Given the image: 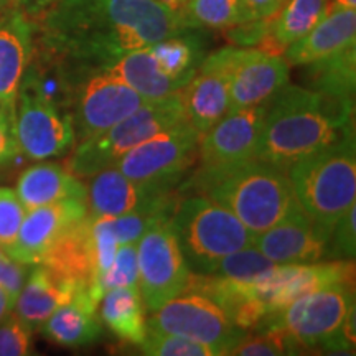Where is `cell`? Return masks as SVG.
I'll return each instance as SVG.
<instances>
[{
  "instance_id": "obj_1",
  "label": "cell",
  "mask_w": 356,
  "mask_h": 356,
  "mask_svg": "<svg viewBox=\"0 0 356 356\" xmlns=\"http://www.w3.org/2000/svg\"><path fill=\"white\" fill-rule=\"evenodd\" d=\"M42 13L47 47L81 70H102L129 51L191 30L180 12L159 0H56Z\"/></svg>"
},
{
  "instance_id": "obj_2",
  "label": "cell",
  "mask_w": 356,
  "mask_h": 356,
  "mask_svg": "<svg viewBox=\"0 0 356 356\" xmlns=\"http://www.w3.org/2000/svg\"><path fill=\"white\" fill-rule=\"evenodd\" d=\"M353 136V99L284 84L267 101L257 157L282 170Z\"/></svg>"
},
{
  "instance_id": "obj_3",
  "label": "cell",
  "mask_w": 356,
  "mask_h": 356,
  "mask_svg": "<svg viewBox=\"0 0 356 356\" xmlns=\"http://www.w3.org/2000/svg\"><path fill=\"white\" fill-rule=\"evenodd\" d=\"M254 328L282 332L300 350L353 353V284H335L302 296L282 310L267 315Z\"/></svg>"
},
{
  "instance_id": "obj_4",
  "label": "cell",
  "mask_w": 356,
  "mask_h": 356,
  "mask_svg": "<svg viewBox=\"0 0 356 356\" xmlns=\"http://www.w3.org/2000/svg\"><path fill=\"white\" fill-rule=\"evenodd\" d=\"M287 175L302 210L330 236L340 216L356 204L355 136L300 159Z\"/></svg>"
},
{
  "instance_id": "obj_5",
  "label": "cell",
  "mask_w": 356,
  "mask_h": 356,
  "mask_svg": "<svg viewBox=\"0 0 356 356\" xmlns=\"http://www.w3.org/2000/svg\"><path fill=\"white\" fill-rule=\"evenodd\" d=\"M202 191L234 213L254 236L277 225L297 203L287 170L259 159L222 173Z\"/></svg>"
},
{
  "instance_id": "obj_6",
  "label": "cell",
  "mask_w": 356,
  "mask_h": 356,
  "mask_svg": "<svg viewBox=\"0 0 356 356\" xmlns=\"http://www.w3.org/2000/svg\"><path fill=\"white\" fill-rule=\"evenodd\" d=\"M170 222L191 274H211L222 257L254 239L234 213L207 195L178 202Z\"/></svg>"
},
{
  "instance_id": "obj_7",
  "label": "cell",
  "mask_w": 356,
  "mask_h": 356,
  "mask_svg": "<svg viewBox=\"0 0 356 356\" xmlns=\"http://www.w3.org/2000/svg\"><path fill=\"white\" fill-rule=\"evenodd\" d=\"M185 121L180 91L162 99L147 101L108 131L79 140L66 168L79 178H91L104 168L114 167L122 155L140 142Z\"/></svg>"
},
{
  "instance_id": "obj_8",
  "label": "cell",
  "mask_w": 356,
  "mask_h": 356,
  "mask_svg": "<svg viewBox=\"0 0 356 356\" xmlns=\"http://www.w3.org/2000/svg\"><path fill=\"white\" fill-rule=\"evenodd\" d=\"M15 136L20 152L32 160L58 157L76 142L73 115L24 76L15 102Z\"/></svg>"
},
{
  "instance_id": "obj_9",
  "label": "cell",
  "mask_w": 356,
  "mask_h": 356,
  "mask_svg": "<svg viewBox=\"0 0 356 356\" xmlns=\"http://www.w3.org/2000/svg\"><path fill=\"white\" fill-rule=\"evenodd\" d=\"M266 106L267 102L228 113L200 137L198 170L191 177V184L198 190H203L222 173L257 157Z\"/></svg>"
},
{
  "instance_id": "obj_10",
  "label": "cell",
  "mask_w": 356,
  "mask_h": 356,
  "mask_svg": "<svg viewBox=\"0 0 356 356\" xmlns=\"http://www.w3.org/2000/svg\"><path fill=\"white\" fill-rule=\"evenodd\" d=\"M147 330L188 338L207 345L215 355H229L246 335L215 300L188 291L154 310Z\"/></svg>"
},
{
  "instance_id": "obj_11",
  "label": "cell",
  "mask_w": 356,
  "mask_h": 356,
  "mask_svg": "<svg viewBox=\"0 0 356 356\" xmlns=\"http://www.w3.org/2000/svg\"><path fill=\"white\" fill-rule=\"evenodd\" d=\"M353 262L338 259L333 262L275 264L254 279L234 280L244 299L257 302L267 317L310 292L335 284H353Z\"/></svg>"
},
{
  "instance_id": "obj_12",
  "label": "cell",
  "mask_w": 356,
  "mask_h": 356,
  "mask_svg": "<svg viewBox=\"0 0 356 356\" xmlns=\"http://www.w3.org/2000/svg\"><path fill=\"white\" fill-rule=\"evenodd\" d=\"M200 132L188 121L140 142L115 163L124 175L140 184L170 190L197 162Z\"/></svg>"
},
{
  "instance_id": "obj_13",
  "label": "cell",
  "mask_w": 356,
  "mask_h": 356,
  "mask_svg": "<svg viewBox=\"0 0 356 356\" xmlns=\"http://www.w3.org/2000/svg\"><path fill=\"white\" fill-rule=\"evenodd\" d=\"M137 266L139 291L147 310H157L186 291L191 273L170 218L155 222L137 241Z\"/></svg>"
},
{
  "instance_id": "obj_14",
  "label": "cell",
  "mask_w": 356,
  "mask_h": 356,
  "mask_svg": "<svg viewBox=\"0 0 356 356\" xmlns=\"http://www.w3.org/2000/svg\"><path fill=\"white\" fill-rule=\"evenodd\" d=\"M74 99L73 126L79 140L108 131L145 104L139 92L104 70H86Z\"/></svg>"
},
{
  "instance_id": "obj_15",
  "label": "cell",
  "mask_w": 356,
  "mask_h": 356,
  "mask_svg": "<svg viewBox=\"0 0 356 356\" xmlns=\"http://www.w3.org/2000/svg\"><path fill=\"white\" fill-rule=\"evenodd\" d=\"M239 48H221L207 56L180 89L186 121L203 136L229 113V81Z\"/></svg>"
},
{
  "instance_id": "obj_16",
  "label": "cell",
  "mask_w": 356,
  "mask_h": 356,
  "mask_svg": "<svg viewBox=\"0 0 356 356\" xmlns=\"http://www.w3.org/2000/svg\"><path fill=\"white\" fill-rule=\"evenodd\" d=\"M88 216L84 198H66L26 211L25 220L7 254L26 266H37L71 226Z\"/></svg>"
},
{
  "instance_id": "obj_17",
  "label": "cell",
  "mask_w": 356,
  "mask_h": 356,
  "mask_svg": "<svg viewBox=\"0 0 356 356\" xmlns=\"http://www.w3.org/2000/svg\"><path fill=\"white\" fill-rule=\"evenodd\" d=\"M328 239L330 236L323 233L296 203L284 220L254 236L252 244L275 264H302L323 259L328 251Z\"/></svg>"
},
{
  "instance_id": "obj_18",
  "label": "cell",
  "mask_w": 356,
  "mask_h": 356,
  "mask_svg": "<svg viewBox=\"0 0 356 356\" xmlns=\"http://www.w3.org/2000/svg\"><path fill=\"white\" fill-rule=\"evenodd\" d=\"M289 83L286 58L257 48H239L229 81V113L267 101Z\"/></svg>"
},
{
  "instance_id": "obj_19",
  "label": "cell",
  "mask_w": 356,
  "mask_h": 356,
  "mask_svg": "<svg viewBox=\"0 0 356 356\" xmlns=\"http://www.w3.org/2000/svg\"><path fill=\"white\" fill-rule=\"evenodd\" d=\"M91 178L86 190L89 216L115 218L173 200L170 190L132 180L115 167L104 168Z\"/></svg>"
},
{
  "instance_id": "obj_20",
  "label": "cell",
  "mask_w": 356,
  "mask_h": 356,
  "mask_svg": "<svg viewBox=\"0 0 356 356\" xmlns=\"http://www.w3.org/2000/svg\"><path fill=\"white\" fill-rule=\"evenodd\" d=\"M32 24L22 8L0 17V111L15 113L19 89L32 53Z\"/></svg>"
},
{
  "instance_id": "obj_21",
  "label": "cell",
  "mask_w": 356,
  "mask_h": 356,
  "mask_svg": "<svg viewBox=\"0 0 356 356\" xmlns=\"http://www.w3.org/2000/svg\"><path fill=\"white\" fill-rule=\"evenodd\" d=\"M83 287L88 286L61 277L50 267L37 264L32 273L26 275L13 310L32 330H37L58 307L70 302Z\"/></svg>"
},
{
  "instance_id": "obj_22",
  "label": "cell",
  "mask_w": 356,
  "mask_h": 356,
  "mask_svg": "<svg viewBox=\"0 0 356 356\" xmlns=\"http://www.w3.org/2000/svg\"><path fill=\"white\" fill-rule=\"evenodd\" d=\"M356 44V10L328 12L305 37L286 50L289 66H304Z\"/></svg>"
},
{
  "instance_id": "obj_23",
  "label": "cell",
  "mask_w": 356,
  "mask_h": 356,
  "mask_svg": "<svg viewBox=\"0 0 356 356\" xmlns=\"http://www.w3.org/2000/svg\"><path fill=\"white\" fill-rule=\"evenodd\" d=\"M40 330L53 343L66 348H78L97 340L101 335V320L97 304L89 296L88 287L79 289L73 299L58 307Z\"/></svg>"
},
{
  "instance_id": "obj_24",
  "label": "cell",
  "mask_w": 356,
  "mask_h": 356,
  "mask_svg": "<svg viewBox=\"0 0 356 356\" xmlns=\"http://www.w3.org/2000/svg\"><path fill=\"white\" fill-rule=\"evenodd\" d=\"M15 191L26 211L66 198L86 200V186L79 177L56 163H40L26 168L17 181Z\"/></svg>"
},
{
  "instance_id": "obj_25",
  "label": "cell",
  "mask_w": 356,
  "mask_h": 356,
  "mask_svg": "<svg viewBox=\"0 0 356 356\" xmlns=\"http://www.w3.org/2000/svg\"><path fill=\"white\" fill-rule=\"evenodd\" d=\"M40 264L50 267L61 277L81 286H91L95 277V256H92L89 216L71 226L55 243Z\"/></svg>"
},
{
  "instance_id": "obj_26",
  "label": "cell",
  "mask_w": 356,
  "mask_h": 356,
  "mask_svg": "<svg viewBox=\"0 0 356 356\" xmlns=\"http://www.w3.org/2000/svg\"><path fill=\"white\" fill-rule=\"evenodd\" d=\"M102 70L126 83L145 101L162 99V97L175 95L177 91L186 86L185 83L167 76L159 70L149 47L129 51Z\"/></svg>"
},
{
  "instance_id": "obj_27",
  "label": "cell",
  "mask_w": 356,
  "mask_h": 356,
  "mask_svg": "<svg viewBox=\"0 0 356 356\" xmlns=\"http://www.w3.org/2000/svg\"><path fill=\"white\" fill-rule=\"evenodd\" d=\"M99 320L115 337L131 345H142L147 320L139 287H115L102 296Z\"/></svg>"
},
{
  "instance_id": "obj_28",
  "label": "cell",
  "mask_w": 356,
  "mask_h": 356,
  "mask_svg": "<svg viewBox=\"0 0 356 356\" xmlns=\"http://www.w3.org/2000/svg\"><path fill=\"white\" fill-rule=\"evenodd\" d=\"M330 0H286L270 20V32L261 50L286 51L292 43L305 37L328 13Z\"/></svg>"
},
{
  "instance_id": "obj_29",
  "label": "cell",
  "mask_w": 356,
  "mask_h": 356,
  "mask_svg": "<svg viewBox=\"0 0 356 356\" xmlns=\"http://www.w3.org/2000/svg\"><path fill=\"white\" fill-rule=\"evenodd\" d=\"M307 88L323 95L353 99L356 79V44L335 55L304 65Z\"/></svg>"
},
{
  "instance_id": "obj_30",
  "label": "cell",
  "mask_w": 356,
  "mask_h": 356,
  "mask_svg": "<svg viewBox=\"0 0 356 356\" xmlns=\"http://www.w3.org/2000/svg\"><path fill=\"white\" fill-rule=\"evenodd\" d=\"M149 50L162 73L185 84L204 60L202 38L197 33H191V30L160 40L150 44Z\"/></svg>"
},
{
  "instance_id": "obj_31",
  "label": "cell",
  "mask_w": 356,
  "mask_h": 356,
  "mask_svg": "<svg viewBox=\"0 0 356 356\" xmlns=\"http://www.w3.org/2000/svg\"><path fill=\"white\" fill-rule=\"evenodd\" d=\"M180 13L191 30H228L254 19L246 0H184Z\"/></svg>"
},
{
  "instance_id": "obj_32",
  "label": "cell",
  "mask_w": 356,
  "mask_h": 356,
  "mask_svg": "<svg viewBox=\"0 0 356 356\" xmlns=\"http://www.w3.org/2000/svg\"><path fill=\"white\" fill-rule=\"evenodd\" d=\"M115 287H139V266H137V244H121L114 261L88 287L91 299L99 305L106 292Z\"/></svg>"
},
{
  "instance_id": "obj_33",
  "label": "cell",
  "mask_w": 356,
  "mask_h": 356,
  "mask_svg": "<svg viewBox=\"0 0 356 356\" xmlns=\"http://www.w3.org/2000/svg\"><path fill=\"white\" fill-rule=\"evenodd\" d=\"M275 262L269 261L254 244L238 249L218 262L211 274L236 280H249L264 274Z\"/></svg>"
},
{
  "instance_id": "obj_34",
  "label": "cell",
  "mask_w": 356,
  "mask_h": 356,
  "mask_svg": "<svg viewBox=\"0 0 356 356\" xmlns=\"http://www.w3.org/2000/svg\"><path fill=\"white\" fill-rule=\"evenodd\" d=\"M302 353L287 335L279 330H259L244 335L243 340L231 350L229 355L239 356H280Z\"/></svg>"
},
{
  "instance_id": "obj_35",
  "label": "cell",
  "mask_w": 356,
  "mask_h": 356,
  "mask_svg": "<svg viewBox=\"0 0 356 356\" xmlns=\"http://www.w3.org/2000/svg\"><path fill=\"white\" fill-rule=\"evenodd\" d=\"M142 355L150 356H216L207 345L197 343L188 338L147 330L145 340L140 345Z\"/></svg>"
},
{
  "instance_id": "obj_36",
  "label": "cell",
  "mask_w": 356,
  "mask_h": 356,
  "mask_svg": "<svg viewBox=\"0 0 356 356\" xmlns=\"http://www.w3.org/2000/svg\"><path fill=\"white\" fill-rule=\"evenodd\" d=\"M89 229H91L92 256H95V277H92L95 280L111 266L121 244L115 238L111 216H89Z\"/></svg>"
},
{
  "instance_id": "obj_37",
  "label": "cell",
  "mask_w": 356,
  "mask_h": 356,
  "mask_svg": "<svg viewBox=\"0 0 356 356\" xmlns=\"http://www.w3.org/2000/svg\"><path fill=\"white\" fill-rule=\"evenodd\" d=\"M25 215L26 210L17 191L8 186H0V246L6 249V252L15 243Z\"/></svg>"
},
{
  "instance_id": "obj_38",
  "label": "cell",
  "mask_w": 356,
  "mask_h": 356,
  "mask_svg": "<svg viewBox=\"0 0 356 356\" xmlns=\"http://www.w3.org/2000/svg\"><path fill=\"white\" fill-rule=\"evenodd\" d=\"M32 328L15 312L0 320V356H25L32 351Z\"/></svg>"
},
{
  "instance_id": "obj_39",
  "label": "cell",
  "mask_w": 356,
  "mask_h": 356,
  "mask_svg": "<svg viewBox=\"0 0 356 356\" xmlns=\"http://www.w3.org/2000/svg\"><path fill=\"white\" fill-rule=\"evenodd\" d=\"M356 204L350 207L340 220L333 226L330 239H328V251L327 256L330 257H346L351 259L355 257L356 249Z\"/></svg>"
},
{
  "instance_id": "obj_40",
  "label": "cell",
  "mask_w": 356,
  "mask_h": 356,
  "mask_svg": "<svg viewBox=\"0 0 356 356\" xmlns=\"http://www.w3.org/2000/svg\"><path fill=\"white\" fill-rule=\"evenodd\" d=\"M26 267L29 266L24 264V262L12 259L8 254L0 259V287L6 289L13 300H17V297H19L22 287L25 284L26 275H29Z\"/></svg>"
},
{
  "instance_id": "obj_41",
  "label": "cell",
  "mask_w": 356,
  "mask_h": 356,
  "mask_svg": "<svg viewBox=\"0 0 356 356\" xmlns=\"http://www.w3.org/2000/svg\"><path fill=\"white\" fill-rule=\"evenodd\" d=\"M20 154L15 136V113L0 111V163L10 162Z\"/></svg>"
},
{
  "instance_id": "obj_42",
  "label": "cell",
  "mask_w": 356,
  "mask_h": 356,
  "mask_svg": "<svg viewBox=\"0 0 356 356\" xmlns=\"http://www.w3.org/2000/svg\"><path fill=\"white\" fill-rule=\"evenodd\" d=\"M286 0H246L249 10H251L254 19H267V17H274L282 7Z\"/></svg>"
},
{
  "instance_id": "obj_43",
  "label": "cell",
  "mask_w": 356,
  "mask_h": 356,
  "mask_svg": "<svg viewBox=\"0 0 356 356\" xmlns=\"http://www.w3.org/2000/svg\"><path fill=\"white\" fill-rule=\"evenodd\" d=\"M55 2L56 0H20V6L24 12L38 15V13H42L44 8H48Z\"/></svg>"
},
{
  "instance_id": "obj_44",
  "label": "cell",
  "mask_w": 356,
  "mask_h": 356,
  "mask_svg": "<svg viewBox=\"0 0 356 356\" xmlns=\"http://www.w3.org/2000/svg\"><path fill=\"white\" fill-rule=\"evenodd\" d=\"M13 305H15V300L12 299L10 293H8L3 287H0V320L10 314L13 310Z\"/></svg>"
},
{
  "instance_id": "obj_45",
  "label": "cell",
  "mask_w": 356,
  "mask_h": 356,
  "mask_svg": "<svg viewBox=\"0 0 356 356\" xmlns=\"http://www.w3.org/2000/svg\"><path fill=\"white\" fill-rule=\"evenodd\" d=\"M333 10H356V0H330L328 12Z\"/></svg>"
},
{
  "instance_id": "obj_46",
  "label": "cell",
  "mask_w": 356,
  "mask_h": 356,
  "mask_svg": "<svg viewBox=\"0 0 356 356\" xmlns=\"http://www.w3.org/2000/svg\"><path fill=\"white\" fill-rule=\"evenodd\" d=\"M159 2H162L163 6H167V7L173 8V10H178V12H180L181 3H184V0H159Z\"/></svg>"
},
{
  "instance_id": "obj_47",
  "label": "cell",
  "mask_w": 356,
  "mask_h": 356,
  "mask_svg": "<svg viewBox=\"0 0 356 356\" xmlns=\"http://www.w3.org/2000/svg\"><path fill=\"white\" fill-rule=\"evenodd\" d=\"M8 2H10V0H0V12H2V8L6 7Z\"/></svg>"
},
{
  "instance_id": "obj_48",
  "label": "cell",
  "mask_w": 356,
  "mask_h": 356,
  "mask_svg": "<svg viewBox=\"0 0 356 356\" xmlns=\"http://www.w3.org/2000/svg\"><path fill=\"white\" fill-rule=\"evenodd\" d=\"M7 256V252H6V249H3L2 246H0V259H2V257H6Z\"/></svg>"
}]
</instances>
